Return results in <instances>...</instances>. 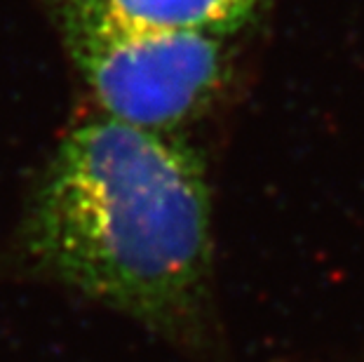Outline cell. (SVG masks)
Wrapping results in <instances>:
<instances>
[{"label":"cell","mask_w":364,"mask_h":362,"mask_svg":"<svg viewBox=\"0 0 364 362\" xmlns=\"http://www.w3.org/2000/svg\"><path fill=\"white\" fill-rule=\"evenodd\" d=\"M0 278L125 315L188 362H233L203 146L82 113L33 174Z\"/></svg>","instance_id":"obj_1"},{"label":"cell","mask_w":364,"mask_h":362,"mask_svg":"<svg viewBox=\"0 0 364 362\" xmlns=\"http://www.w3.org/2000/svg\"><path fill=\"white\" fill-rule=\"evenodd\" d=\"M41 5L104 118L203 146L245 95L259 36L139 24L71 0Z\"/></svg>","instance_id":"obj_2"},{"label":"cell","mask_w":364,"mask_h":362,"mask_svg":"<svg viewBox=\"0 0 364 362\" xmlns=\"http://www.w3.org/2000/svg\"><path fill=\"white\" fill-rule=\"evenodd\" d=\"M43 3V0H41ZM113 17L156 26L259 36L275 0H71Z\"/></svg>","instance_id":"obj_3"}]
</instances>
